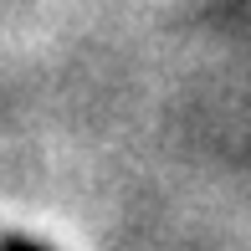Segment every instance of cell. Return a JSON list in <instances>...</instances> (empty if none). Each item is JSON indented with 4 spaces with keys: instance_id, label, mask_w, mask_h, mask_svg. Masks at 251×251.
I'll return each instance as SVG.
<instances>
[{
    "instance_id": "1",
    "label": "cell",
    "mask_w": 251,
    "mask_h": 251,
    "mask_svg": "<svg viewBox=\"0 0 251 251\" xmlns=\"http://www.w3.org/2000/svg\"><path fill=\"white\" fill-rule=\"evenodd\" d=\"M0 251H41V246H31V241H16V236H5V241H0Z\"/></svg>"
}]
</instances>
